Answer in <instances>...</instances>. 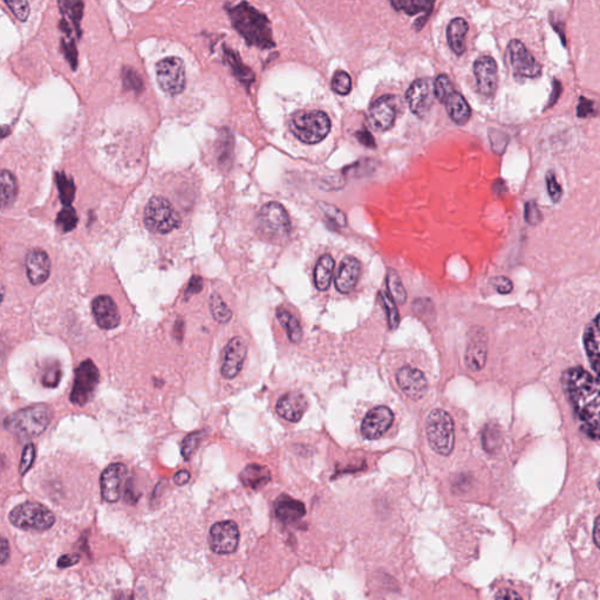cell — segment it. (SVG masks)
I'll list each match as a JSON object with an SVG mask.
<instances>
[{"label": "cell", "instance_id": "obj_1", "mask_svg": "<svg viewBox=\"0 0 600 600\" xmlns=\"http://www.w3.org/2000/svg\"><path fill=\"white\" fill-rule=\"evenodd\" d=\"M564 386L584 430L600 440V379L572 368L564 374Z\"/></svg>", "mask_w": 600, "mask_h": 600}, {"label": "cell", "instance_id": "obj_2", "mask_svg": "<svg viewBox=\"0 0 600 600\" xmlns=\"http://www.w3.org/2000/svg\"><path fill=\"white\" fill-rule=\"evenodd\" d=\"M233 24L250 45L260 48H274L270 21L248 3H240L230 11Z\"/></svg>", "mask_w": 600, "mask_h": 600}, {"label": "cell", "instance_id": "obj_3", "mask_svg": "<svg viewBox=\"0 0 600 600\" xmlns=\"http://www.w3.org/2000/svg\"><path fill=\"white\" fill-rule=\"evenodd\" d=\"M51 418V409L48 406H32L9 416L5 420V428L21 440L37 438L46 430Z\"/></svg>", "mask_w": 600, "mask_h": 600}, {"label": "cell", "instance_id": "obj_4", "mask_svg": "<svg viewBox=\"0 0 600 600\" xmlns=\"http://www.w3.org/2000/svg\"><path fill=\"white\" fill-rule=\"evenodd\" d=\"M328 115L321 111H297L290 120L291 132L306 145L323 141L330 130Z\"/></svg>", "mask_w": 600, "mask_h": 600}, {"label": "cell", "instance_id": "obj_5", "mask_svg": "<svg viewBox=\"0 0 600 600\" xmlns=\"http://www.w3.org/2000/svg\"><path fill=\"white\" fill-rule=\"evenodd\" d=\"M427 440L434 452L438 455L448 456L452 454L455 443L454 421L449 413L443 409L430 411L426 422Z\"/></svg>", "mask_w": 600, "mask_h": 600}, {"label": "cell", "instance_id": "obj_6", "mask_svg": "<svg viewBox=\"0 0 600 600\" xmlns=\"http://www.w3.org/2000/svg\"><path fill=\"white\" fill-rule=\"evenodd\" d=\"M257 226L260 235L273 242L287 240L290 235V217L280 203L270 202L262 206L257 215Z\"/></svg>", "mask_w": 600, "mask_h": 600}, {"label": "cell", "instance_id": "obj_7", "mask_svg": "<svg viewBox=\"0 0 600 600\" xmlns=\"http://www.w3.org/2000/svg\"><path fill=\"white\" fill-rule=\"evenodd\" d=\"M145 223L152 233H169L181 226V217L165 197H152L145 209Z\"/></svg>", "mask_w": 600, "mask_h": 600}, {"label": "cell", "instance_id": "obj_8", "mask_svg": "<svg viewBox=\"0 0 600 600\" xmlns=\"http://www.w3.org/2000/svg\"><path fill=\"white\" fill-rule=\"evenodd\" d=\"M10 522L23 530L45 531L55 524V517L52 511L39 503L26 502L16 506L10 513Z\"/></svg>", "mask_w": 600, "mask_h": 600}, {"label": "cell", "instance_id": "obj_9", "mask_svg": "<svg viewBox=\"0 0 600 600\" xmlns=\"http://www.w3.org/2000/svg\"><path fill=\"white\" fill-rule=\"evenodd\" d=\"M160 88L169 95L181 94L186 88V66L177 57H165L156 65Z\"/></svg>", "mask_w": 600, "mask_h": 600}, {"label": "cell", "instance_id": "obj_10", "mask_svg": "<svg viewBox=\"0 0 600 600\" xmlns=\"http://www.w3.org/2000/svg\"><path fill=\"white\" fill-rule=\"evenodd\" d=\"M100 373L93 361H82L75 370L74 384L71 391L72 404L84 406L91 400L98 386Z\"/></svg>", "mask_w": 600, "mask_h": 600}, {"label": "cell", "instance_id": "obj_11", "mask_svg": "<svg viewBox=\"0 0 600 600\" xmlns=\"http://www.w3.org/2000/svg\"><path fill=\"white\" fill-rule=\"evenodd\" d=\"M240 543V530L233 521L213 524L210 529L209 544L213 552L229 555L237 550Z\"/></svg>", "mask_w": 600, "mask_h": 600}, {"label": "cell", "instance_id": "obj_12", "mask_svg": "<svg viewBox=\"0 0 600 600\" xmlns=\"http://www.w3.org/2000/svg\"><path fill=\"white\" fill-rule=\"evenodd\" d=\"M398 104L400 101L393 95H384L377 99L368 111V120L372 128L378 132H386L391 129L398 115Z\"/></svg>", "mask_w": 600, "mask_h": 600}, {"label": "cell", "instance_id": "obj_13", "mask_svg": "<svg viewBox=\"0 0 600 600\" xmlns=\"http://www.w3.org/2000/svg\"><path fill=\"white\" fill-rule=\"evenodd\" d=\"M508 52L515 74L530 79L538 78L542 74V66L528 51L522 41L516 39L510 41Z\"/></svg>", "mask_w": 600, "mask_h": 600}, {"label": "cell", "instance_id": "obj_14", "mask_svg": "<svg viewBox=\"0 0 600 600\" xmlns=\"http://www.w3.org/2000/svg\"><path fill=\"white\" fill-rule=\"evenodd\" d=\"M394 414L386 406H379L368 411L361 423V434L367 440H375L384 435L391 428Z\"/></svg>", "mask_w": 600, "mask_h": 600}, {"label": "cell", "instance_id": "obj_15", "mask_svg": "<svg viewBox=\"0 0 600 600\" xmlns=\"http://www.w3.org/2000/svg\"><path fill=\"white\" fill-rule=\"evenodd\" d=\"M435 94L428 79H418L411 84L406 93L411 113L418 118H423L430 111Z\"/></svg>", "mask_w": 600, "mask_h": 600}, {"label": "cell", "instance_id": "obj_16", "mask_svg": "<svg viewBox=\"0 0 600 600\" xmlns=\"http://www.w3.org/2000/svg\"><path fill=\"white\" fill-rule=\"evenodd\" d=\"M487 355L488 338L486 330L476 326L469 333L468 345L465 351V364L472 371H481L486 365Z\"/></svg>", "mask_w": 600, "mask_h": 600}, {"label": "cell", "instance_id": "obj_17", "mask_svg": "<svg viewBox=\"0 0 600 600\" xmlns=\"http://www.w3.org/2000/svg\"><path fill=\"white\" fill-rule=\"evenodd\" d=\"M474 74L479 91L483 96L495 94L499 82V68L495 59L488 55L481 57L474 62Z\"/></svg>", "mask_w": 600, "mask_h": 600}, {"label": "cell", "instance_id": "obj_18", "mask_svg": "<svg viewBox=\"0 0 600 600\" xmlns=\"http://www.w3.org/2000/svg\"><path fill=\"white\" fill-rule=\"evenodd\" d=\"M248 355V345L242 337H235L228 343L224 350L222 374L224 378L233 379L240 374Z\"/></svg>", "mask_w": 600, "mask_h": 600}, {"label": "cell", "instance_id": "obj_19", "mask_svg": "<svg viewBox=\"0 0 600 600\" xmlns=\"http://www.w3.org/2000/svg\"><path fill=\"white\" fill-rule=\"evenodd\" d=\"M396 382L402 393L407 398L418 401L425 396L428 388V382L425 374L418 368L402 367L396 374Z\"/></svg>", "mask_w": 600, "mask_h": 600}, {"label": "cell", "instance_id": "obj_20", "mask_svg": "<svg viewBox=\"0 0 600 600\" xmlns=\"http://www.w3.org/2000/svg\"><path fill=\"white\" fill-rule=\"evenodd\" d=\"M127 475V467L114 463L107 467L101 475V495L106 502H118L121 496V487Z\"/></svg>", "mask_w": 600, "mask_h": 600}, {"label": "cell", "instance_id": "obj_21", "mask_svg": "<svg viewBox=\"0 0 600 600\" xmlns=\"http://www.w3.org/2000/svg\"><path fill=\"white\" fill-rule=\"evenodd\" d=\"M91 311L96 324L104 330L118 328L121 321L118 305L109 296H99L95 298L91 305Z\"/></svg>", "mask_w": 600, "mask_h": 600}, {"label": "cell", "instance_id": "obj_22", "mask_svg": "<svg viewBox=\"0 0 600 600\" xmlns=\"http://www.w3.org/2000/svg\"><path fill=\"white\" fill-rule=\"evenodd\" d=\"M26 273L30 284L41 285L51 274V260L44 250L33 249L26 256Z\"/></svg>", "mask_w": 600, "mask_h": 600}, {"label": "cell", "instance_id": "obj_23", "mask_svg": "<svg viewBox=\"0 0 600 600\" xmlns=\"http://www.w3.org/2000/svg\"><path fill=\"white\" fill-rule=\"evenodd\" d=\"M307 399L299 391H290L278 400L276 411L279 416L287 421L298 422L306 411Z\"/></svg>", "mask_w": 600, "mask_h": 600}, {"label": "cell", "instance_id": "obj_24", "mask_svg": "<svg viewBox=\"0 0 600 600\" xmlns=\"http://www.w3.org/2000/svg\"><path fill=\"white\" fill-rule=\"evenodd\" d=\"M361 264L355 257H345L335 277V287L340 294H348L355 290L360 277Z\"/></svg>", "mask_w": 600, "mask_h": 600}, {"label": "cell", "instance_id": "obj_25", "mask_svg": "<svg viewBox=\"0 0 600 600\" xmlns=\"http://www.w3.org/2000/svg\"><path fill=\"white\" fill-rule=\"evenodd\" d=\"M277 518L284 523H294L303 518L306 513L305 506L297 499H291L290 496H280L276 502Z\"/></svg>", "mask_w": 600, "mask_h": 600}, {"label": "cell", "instance_id": "obj_26", "mask_svg": "<svg viewBox=\"0 0 600 600\" xmlns=\"http://www.w3.org/2000/svg\"><path fill=\"white\" fill-rule=\"evenodd\" d=\"M445 106L449 116L457 125H465L472 116L470 106L459 91H452L445 100Z\"/></svg>", "mask_w": 600, "mask_h": 600}, {"label": "cell", "instance_id": "obj_27", "mask_svg": "<svg viewBox=\"0 0 600 600\" xmlns=\"http://www.w3.org/2000/svg\"><path fill=\"white\" fill-rule=\"evenodd\" d=\"M469 25L463 18H455L449 23L447 28V39L452 51L461 55L465 51V35L468 33Z\"/></svg>", "mask_w": 600, "mask_h": 600}, {"label": "cell", "instance_id": "obj_28", "mask_svg": "<svg viewBox=\"0 0 600 600\" xmlns=\"http://www.w3.org/2000/svg\"><path fill=\"white\" fill-rule=\"evenodd\" d=\"M585 348L594 371L600 377V316L587 328L585 333Z\"/></svg>", "mask_w": 600, "mask_h": 600}, {"label": "cell", "instance_id": "obj_29", "mask_svg": "<svg viewBox=\"0 0 600 600\" xmlns=\"http://www.w3.org/2000/svg\"><path fill=\"white\" fill-rule=\"evenodd\" d=\"M270 470L267 467L256 465V463L245 467L240 474V481L243 482L244 486L253 490L260 489L264 486H267V483L270 482Z\"/></svg>", "mask_w": 600, "mask_h": 600}, {"label": "cell", "instance_id": "obj_30", "mask_svg": "<svg viewBox=\"0 0 600 600\" xmlns=\"http://www.w3.org/2000/svg\"><path fill=\"white\" fill-rule=\"evenodd\" d=\"M334 260L330 255H324L319 258L314 267V285L319 291H326L330 287L333 278Z\"/></svg>", "mask_w": 600, "mask_h": 600}, {"label": "cell", "instance_id": "obj_31", "mask_svg": "<svg viewBox=\"0 0 600 600\" xmlns=\"http://www.w3.org/2000/svg\"><path fill=\"white\" fill-rule=\"evenodd\" d=\"M277 318L284 330H287V337L294 344H298L303 338V328L298 318L285 307H278L276 311Z\"/></svg>", "mask_w": 600, "mask_h": 600}, {"label": "cell", "instance_id": "obj_32", "mask_svg": "<svg viewBox=\"0 0 600 600\" xmlns=\"http://www.w3.org/2000/svg\"><path fill=\"white\" fill-rule=\"evenodd\" d=\"M0 186H1V194H0V204L1 208L5 209L13 203L17 197L18 184L17 179L12 172L4 169L0 175Z\"/></svg>", "mask_w": 600, "mask_h": 600}, {"label": "cell", "instance_id": "obj_33", "mask_svg": "<svg viewBox=\"0 0 600 600\" xmlns=\"http://www.w3.org/2000/svg\"><path fill=\"white\" fill-rule=\"evenodd\" d=\"M318 208L324 215L326 223L332 229H343L348 226V218L340 209H338L337 206L326 202H318Z\"/></svg>", "mask_w": 600, "mask_h": 600}, {"label": "cell", "instance_id": "obj_34", "mask_svg": "<svg viewBox=\"0 0 600 600\" xmlns=\"http://www.w3.org/2000/svg\"><path fill=\"white\" fill-rule=\"evenodd\" d=\"M391 6L396 11H404L409 16L421 13V12H430L434 1H425V0H396L391 1Z\"/></svg>", "mask_w": 600, "mask_h": 600}, {"label": "cell", "instance_id": "obj_35", "mask_svg": "<svg viewBox=\"0 0 600 600\" xmlns=\"http://www.w3.org/2000/svg\"><path fill=\"white\" fill-rule=\"evenodd\" d=\"M387 287L388 294H391V298L395 300V303L400 304V305H404L406 303L407 292H406L405 287L402 284L401 278L393 269L388 270Z\"/></svg>", "mask_w": 600, "mask_h": 600}, {"label": "cell", "instance_id": "obj_36", "mask_svg": "<svg viewBox=\"0 0 600 600\" xmlns=\"http://www.w3.org/2000/svg\"><path fill=\"white\" fill-rule=\"evenodd\" d=\"M501 441H502V435H501L499 426L494 423L487 425L482 434V445L484 450L490 454L497 452L501 445Z\"/></svg>", "mask_w": 600, "mask_h": 600}, {"label": "cell", "instance_id": "obj_37", "mask_svg": "<svg viewBox=\"0 0 600 600\" xmlns=\"http://www.w3.org/2000/svg\"><path fill=\"white\" fill-rule=\"evenodd\" d=\"M210 311L213 313V319L221 324H226L233 318V312L218 294H213L210 297Z\"/></svg>", "mask_w": 600, "mask_h": 600}, {"label": "cell", "instance_id": "obj_38", "mask_svg": "<svg viewBox=\"0 0 600 600\" xmlns=\"http://www.w3.org/2000/svg\"><path fill=\"white\" fill-rule=\"evenodd\" d=\"M379 297L382 299V305L387 314L388 328L393 330H396L400 323V316H399L398 307L395 305V300L391 298V294L384 291L379 294Z\"/></svg>", "mask_w": 600, "mask_h": 600}, {"label": "cell", "instance_id": "obj_39", "mask_svg": "<svg viewBox=\"0 0 600 600\" xmlns=\"http://www.w3.org/2000/svg\"><path fill=\"white\" fill-rule=\"evenodd\" d=\"M452 91H454V88H452L450 79L445 74L438 75V78L435 79V82H434V94H435V98L438 99V101L445 104V100L449 95L452 94Z\"/></svg>", "mask_w": 600, "mask_h": 600}, {"label": "cell", "instance_id": "obj_40", "mask_svg": "<svg viewBox=\"0 0 600 600\" xmlns=\"http://www.w3.org/2000/svg\"><path fill=\"white\" fill-rule=\"evenodd\" d=\"M332 89L337 94L348 95L352 89L351 77L346 72H337L332 78Z\"/></svg>", "mask_w": 600, "mask_h": 600}, {"label": "cell", "instance_id": "obj_41", "mask_svg": "<svg viewBox=\"0 0 600 600\" xmlns=\"http://www.w3.org/2000/svg\"><path fill=\"white\" fill-rule=\"evenodd\" d=\"M202 433L196 432L191 433L189 435L186 436L182 442V455L184 460H189L196 449L199 448V442L202 440Z\"/></svg>", "mask_w": 600, "mask_h": 600}, {"label": "cell", "instance_id": "obj_42", "mask_svg": "<svg viewBox=\"0 0 600 600\" xmlns=\"http://www.w3.org/2000/svg\"><path fill=\"white\" fill-rule=\"evenodd\" d=\"M524 218H526V222L529 223L530 226H538L542 222L543 217H542L540 208L535 201H529V202L526 203Z\"/></svg>", "mask_w": 600, "mask_h": 600}, {"label": "cell", "instance_id": "obj_43", "mask_svg": "<svg viewBox=\"0 0 600 600\" xmlns=\"http://www.w3.org/2000/svg\"><path fill=\"white\" fill-rule=\"evenodd\" d=\"M5 5L10 7L18 21H25L30 16V4L25 0L19 1H5Z\"/></svg>", "mask_w": 600, "mask_h": 600}, {"label": "cell", "instance_id": "obj_44", "mask_svg": "<svg viewBox=\"0 0 600 600\" xmlns=\"http://www.w3.org/2000/svg\"><path fill=\"white\" fill-rule=\"evenodd\" d=\"M546 186H548V191H549L550 197L553 202H560L562 196H563V189H562V187L557 181L556 175L552 172L546 174Z\"/></svg>", "mask_w": 600, "mask_h": 600}, {"label": "cell", "instance_id": "obj_45", "mask_svg": "<svg viewBox=\"0 0 600 600\" xmlns=\"http://www.w3.org/2000/svg\"><path fill=\"white\" fill-rule=\"evenodd\" d=\"M34 459H35V448H34L33 443H28V445H25L23 456H21V465H19V472L21 475H25L30 470V467L33 465Z\"/></svg>", "mask_w": 600, "mask_h": 600}, {"label": "cell", "instance_id": "obj_46", "mask_svg": "<svg viewBox=\"0 0 600 600\" xmlns=\"http://www.w3.org/2000/svg\"><path fill=\"white\" fill-rule=\"evenodd\" d=\"M57 224L62 228L64 231H71L77 224V213L73 209H66L61 211L57 218Z\"/></svg>", "mask_w": 600, "mask_h": 600}, {"label": "cell", "instance_id": "obj_47", "mask_svg": "<svg viewBox=\"0 0 600 600\" xmlns=\"http://www.w3.org/2000/svg\"><path fill=\"white\" fill-rule=\"evenodd\" d=\"M489 138L494 152H497V154H502L506 145H508V142H509L508 141L509 140L508 136L499 132V130H490Z\"/></svg>", "mask_w": 600, "mask_h": 600}, {"label": "cell", "instance_id": "obj_48", "mask_svg": "<svg viewBox=\"0 0 600 600\" xmlns=\"http://www.w3.org/2000/svg\"><path fill=\"white\" fill-rule=\"evenodd\" d=\"M597 113V109H596V104L594 101H591V100H587V98H582L579 99V105L577 107V115L579 116V118H589V116H592V115L596 114Z\"/></svg>", "mask_w": 600, "mask_h": 600}, {"label": "cell", "instance_id": "obj_49", "mask_svg": "<svg viewBox=\"0 0 600 600\" xmlns=\"http://www.w3.org/2000/svg\"><path fill=\"white\" fill-rule=\"evenodd\" d=\"M492 287H495L497 292L502 294H508L513 291V283L506 277H496L491 280Z\"/></svg>", "mask_w": 600, "mask_h": 600}, {"label": "cell", "instance_id": "obj_50", "mask_svg": "<svg viewBox=\"0 0 600 600\" xmlns=\"http://www.w3.org/2000/svg\"><path fill=\"white\" fill-rule=\"evenodd\" d=\"M70 182L71 181H67V179H57V183H59V187H60L61 199H62L65 203H67V204L72 202L73 195H74V187H73V184L67 187Z\"/></svg>", "mask_w": 600, "mask_h": 600}, {"label": "cell", "instance_id": "obj_51", "mask_svg": "<svg viewBox=\"0 0 600 600\" xmlns=\"http://www.w3.org/2000/svg\"><path fill=\"white\" fill-rule=\"evenodd\" d=\"M60 368H53V370H50L45 374L44 378H43V384L46 387H57L59 380H60Z\"/></svg>", "mask_w": 600, "mask_h": 600}, {"label": "cell", "instance_id": "obj_52", "mask_svg": "<svg viewBox=\"0 0 600 600\" xmlns=\"http://www.w3.org/2000/svg\"><path fill=\"white\" fill-rule=\"evenodd\" d=\"M355 138H357V141L360 142L361 145H365V147H367V148H374L375 147V140L372 135L371 133L366 130V129H362V130H359L355 134Z\"/></svg>", "mask_w": 600, "mask_h": 600}, {"label": "cell", "instance_id": "obj_53", "mask_svg": "<svg viewBox=\"0 0 600 600\" xmlns=\"http://www.w3.org/2000/svg\"><path fill=\"white\" fill-rule=\"evenodd\" d=\"M79 560H80V556L77 555V553H70V555H65V556H61L57 560V567H73L75 564L79 563Z\"/></svg>", "mask_w": 600, "mask_h": 600}, {"label": "cell", "instance_id": "obj_54", "mask_svg": "<svg viewBox=\"0 0 600 600\" xmlns=\"http://www.w3.org/2000/svg\"><path fill=\"white\" fill-rule=\"evenodd\" d=\"M203 283H202V278L199 276H194L191 278V280L189 282V285H188V289L186 291V296H192V294H199L202 290Z\"/></svg>", "mask_w": 600, "mask_h": 600}, {"label": "cell", "instance_id": "obj_55", "mask_svg": "<svg viewBox=\"0 0 600 600\" xmlns=\"http://www.w3.org/2000/svg\"><path fill=\"white\" fill-rule=\"evenodd\" d=\"M495 600H522L521 596L513 590H501Z\"/></svg>", "mask_w": 600, "mask_h": 600}, {"label": "cell", "instance_id": "obj_56", "mask_svg": "<svg viewBox=\"0 0 600 600\" xmlns=\"http://www.w3.org/2000/svg\"><path fill=\"white\" fill-rule=\"evenodd\" d=\"M190 479V472H187V470H179V472H176L175 476H174V482L177 486H184L187 483L189 482Z\"/></svg>", "mask_w": 600, "mask_h": 600}, {"label": "cell", "instance_id": "obj_57", "mask_svg": "<svg viewBox=\"0 0 600 600\" xmlns=\"http://www.w3.org/2000/svg\"><path fill=\"white\" fill-rule=\"evenodd\" d=\"M560 93H562V86H560V82L555 80V82H553L552 93H551V96H550L549 106H548V107H551V106L556 104L557 100L560 98Z\"/></svg>", "mask_w": 600, "mask_h": 600}, {"label": "cell", "instance_id": "obj_58", "mask_svg": "<svg viewBox=\"0 0 600 600\" xmlns=\"http://www.w3.org/2000/svg\"><path fill=\"white\" fill-rule=\"evenodd\" d=\"M9 555H10V548H9V543H7V540L5 538L1 540V545H0V556H1V564L6 563L7 558H9Z\"/></svg>", "mask_w": 600, "mask_h": 600}, {"label": "cell", "instance_id": "obj_59", "mask_svg": "<svg viewBox=\"0 0 600 600\" xmlns=\"http://www.w3.org/2000/svg\"><path fill=\"white\" fill-rule=\"evenodd\" d=\"M594 543L597 544L598 548L600 549V516L598 517L597 521L594 523Z\"/></svg>", "mask_w": 600, "mask_h": 600}, {"label": "cell", "instance_id": "obj_60", "mask_svg": "<svg viewBox=\"0 0 600 600\" xmlns=\"http://www.w3.org/2000/svg\"><path fill=\"white\" fill-rule=\"evenodd\" d=\"M598 487H599V489H600V479H599V482H598Z\"/></svg>", "mask_w": 600, "mask_h": 600}]
</instances>
